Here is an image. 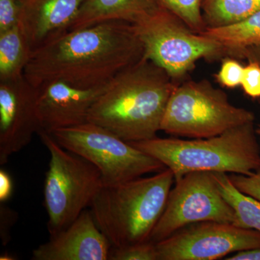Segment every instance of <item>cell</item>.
Masks as SVG:
<instances>
[{
  "label": "cell",
  "mask_w": 260,
  "mask_h": 260,
  "mask_svg": "<svg viewBox=\"0 0 260 260\" xmlns=\"http://www.w3.org/2000/svg\"><path fill=\"white\" fill-rule=\"evenodd\" d=\"M144 53L135 25L112 20L68 30L36 49L23 75L36 88L59 80L93 88L110 83Z\"/></svg>",
  "instance_id": "cell-1"
},
{
  "label": "cell",
  "mask_w": 260,
  "mask_h": 260,
  "mask_svg": "<svg viewBox=\"0 0 260 260\" xmlns=\"http://www.w3.org/2000/svg\"><path fill=\"white\" fill-rule=\"evenodd\" d=\"M176 83L143 57L109 83L90 109L88 122L129 143L155 138Z\"/></svg>",
  "instance_id": "cell-2"
},
{
  "label": "cell",
  "mask_w": 260,
  "mask_h": 260,
  "mask_svg": "<svg viewBox=\"0 0 260 260\" xmlns=\"http://www.w3.org/2000/svg\"><path fill=\"white\" fill-rule=\"evenodd\" d=\"M174 182V173L166 168L151 177L103 186L90 210L112 247L149 241L165 210Z\"/></svg>",
  "instance_id": "cell-3"
},
{
  "label": "cell",
  "mask_w": 260,
  "mask_h": 260,
  "mask_svg": "<svg viewBox=\"0 0 260 260\" xmlns=\"http://www.w3.org/2000/svg\"><path fill=\"white\" fill-rule=\"evenodd\" d=\"M130 144L161 162L175 181L188 173L222 172L249 175L260 167V147L254 121L208 138H160Z\"/></svg>",
  "instance_id": "cell-4"
},
{
  "label": "cell",
  "mask_w": 260,
  "mask_h": 260,
  "mask_svg": "<svg viewBox=\"0 0 260 260\" xmlns=\"http://www.w3.org/2000/svg\"><path fill=\"white\" fill-rule=\"evenodd\" d=\"M38 135L50 153L44 195L47 229L53 237L90 206L104 181L93 164L63 148L50 133L42 129Z\"/></svg>",
  "instance_id": "cell-5"
},
{
  "label": "cell",
  "mask_w": 260,
  "mask_h": 260,
  "mask_svg": "<svg viewBox=\"0 0 260 260\" xmlns=\"http://www.w3.org/2000/svg\"><path fill=\"white\" fill-rule=\"evenodd\" d=\"M254 119V113L233 105L226 94L208 80L188 81L173 90L160 131L191 139L208 138Z\"/></svg>",
  "instance_id": "cell-6"
},
{
  "label": "cell",
  "mask_w": 260,
  "mask_h": 260,
  "mask_svg": "<svg viewBox=\"0 0 260 260\" xmlns=\"http://www.w3.org/2000/svg\"><path fill=\"white\" fill-rule=\"evenodd\" d=\"M50 134L63 148L99 169L104 186H114L166 169L158 160L91 122L54 130Z\"/></svg>",
  "instance_id": "cell-7"
},
{
  "label": "cell",
  "mask_w": 260,
  "mask_h": 260,
  "mask_svg": "<svg viewBox=\"0 0 260 260\" xmlns=\"http://www.w3.org/2000/svg\"><path fill=\"white\" fill-rule=\"evenodd\" d=\"M134 25L144 47V57L165 70L176 82L192 70L200 59L229 56L221 44L193 31L162 8L143 23Z\"/></svg>",
  "instance_id": "cell-8"
},
{
  "label": "cell",
  "mask_w": 260,
  "mask_h": 260,
  "mask_svg": "<svg viewBox=\"0 0 260 260\" xmlns=\"http://www.w3.org/2000/svg\"><path fill=\"white\" fill-rule=\"evenodd\" d=\"M235 212L219 190L213 172L188 173L175 181L165 210L149 241L157 243L182 228L203 221L236 225Z\"/></svg>",
  "instance_id": "cell-9"
},
{
  "label": "cell",
  "mask_w": 260,
  "mask_h": 260,
  "mask_svg": "<svg viewBox=\"0 0 260 260\" xmlns=\"http://www.w3.org/2000/svg\"><path fill=\"white\" fill-rule=\"evenodd\" d=\"M155 244L158 260H214L260 249V232L233 223L198 222Z\"/></svg>",
  "instance_id": "cell-10"
},
{
  "label": "cell",
  "mask_w": 260,
  "mask_h": 260,
  "mask_svg": "<svg viewBox=\"0 0 260 260\" xmlns=\"http://www.w3.org/2000/svg\"><path fill=\"white\" fill-rule=\"evenodd\" d=\"M38 89L24 75L0 80V165L21 150L42 129Z\"/></svg>",
  "instance_id": "cell-11"
},
{
  "label": "cell",
  "mask_w": 260,
  "mask_h": 260,
  "mask_svg": "<svg viewBox=\"0 0 260 260\" xmlns=\"http://www.w3.org/2000/svg\"><path fill=\"white\" fill-rule=\"evenodd\" d=\"M109 84L85 89L55 80L38 87L37 110L42 129L51 133L88 122L90 109Z\"/></svg>",
  "instance_id": "cell-12"
},
{
  "label": "cell",
  "mask_w": 260,
  "mask_h": 260,
  "mask_svg": "<svg viewBox=\"0 0 260 260\" xmlns=\"http://www.w3.org/2000/svg\"><path fill=\"white\" fill-rule=\"evenodd\" d=\"M112 244L90 210H84L69 226L32 251L35 260H107Z\"/></svg>",
  "instance_id": "cell-13"
},
{
  "label": "cell",
  "mask_w": 260,
  "mask_h": 260,
  "mask_svg": "<svg viewBox=\"0 0 260 260\" xmlns=\"http://www.w3.org/2000/svg\"><path fill=\"white\" fill-rule=\"evenodd\" d=\"M85 0H22L19 27L31 53L70 30Z\"/></svg>",
  "instance_id": "cell-14"
},
{
  "label": "cell",
  "mask_w": 260,
  "mask_h": 260,
  "mask_svg": "<svg viewBox=\"0 0 260 260\" xmlns=\"http://www.w3.org/2000/svg\"><path fill=\"white\" fill-rule=\"evenodd\" d=\"M161 9L156 0H85L69 30L112 20L138 25Z\"/></svg>",
  "instance_id": "cell-15"
},
{
  "label": "cell",
  "mask_w": 260,
  "mask_h": 260,
  "mask_svg": "<svg viewBox=\"0 0 260 260\" xmlns=\"http://www.w3.org/2000/svg\"><path fill=\"white\" fill-rule=\"evenodd\" d=\"M200 34L221 44L229 56L241 57L247 48L260 43V10L239 23L207 28Z\"/></svg>",
  "instance_id": "cell-16"
},
{
  "label": "cell",
  "mask_w": 260,
  "mask_h": 260,
  "mask_svg": "<svg viewBox=\"0 0 260 260\" xmlns=\"http://www.w3.org/2000/svg\"><path fill=\"white\" fill-rule=\"evenodd\" d=\"M31 50L19 25L0 32V80L23 75Z\"/></svg>",
  "instance_id": "cell-17"
},
{
  "label": "cell",
  "mask_w": 260,
  "mask_h": 260,
  "mask_svg": "<svg viewBox=\"0 0 260 260\" xmlns=\"http://www.w3.org/2000/svg\"><path fill=\"white\" fill-rule=\"evenodd\" d=\"M222 196L235 212L236 225L260 232V202L242 192L229 179V174L213 172Z\"/></svg>",
  "instance_id": "cell-18"
},
{
  "label": "cell",
  "mask_w": 260,
  "mask_h": 260,
  "mask_svg": "<svg viewBox=\"0 0 260 260\" xmlns=\"http://www.w3.org/2000/svg\"><path fill=\"white\" fill-rule=\"evenodd\" d=\"M260 10V0H202L207 28L239 23Z\"/></svg>",
  "instance_id": "cell-19"
},
{
  "label": "cell",
  "mask_w": 260,
  "mask_h": 260,
  "mask_svg": "<svg viewBox=\"0 0 260 260\" xmlns=\"http://www.w3.org/2000/svg\"><path fill=\"white\" fill-rule=\"evenodd\" d=\"M161 8L175 15L193 31L200 34L206 29L202 0H156Z\"/></svg>",
  "instance_id": "cell-20"
},
{
  "label": "cell",
  "mask_w": 260,
  "mask_h": 260,
  "mask_svg": "<svg viewBox=\"0 0 260 260\" xmlns=\"http://www.w3.org/2000/svg\"><path fill=\"white\" fill-rule=\"evenodd\" d=\"M109 259L158 260L156 244L147 241L121 247H112Z\"/></svg>",
  "instance_id": "cell-21"
},
{
  "label": "cell",
  "mask_w": 260,
  "mask_h": 260,
  "mask_svg": "<svg viewBox=\"0 0 260 260\" xmlns=\"http://www.w3.org/2000/svg\"><path fill=\"white\" fill-rule=\"evenodd\" d=\"M244 67L232 56L222 59L221 66L216 75L217 81L226 88H234L242 84Z\"/></svg>",
  "instance_id": "cell-22"
},
{
  "label": "cell",
  "mask_w": 260,
  "mask_h": 260,
  "mask_svg": "<svg viewBox=\"0 0 260 260\" xmlns=\"http://www.w3.org/2000/svg\"><path fill=\"white\" fill-rule=\"evenodd\" d=\"M22 0H0V32L19 25Z\"/></svg>",
  "instance_id": "cell-23"
},
{
  "label": "cell",
  "mask_w": 260,
  "mask_h": 260,
  "mask_svg": "<svg viewBox=\"0 0 260 260\" xmlns=\"http://www.w3.org/2000/svg\"><path fill=\"white\" fill-rule=\"evenodd\" d=\"M229 177L239 190L260 202V167L249 175L229 174Z\"/></svg>",
  "instance_id": "cell-24"
},
{
  "label": "cell",
  "mask_w": 260,
  "mask_h": 260,
  "mask_svg": "<svg viewBox=\"0 0 260 260\" xmlns=\"http://www.w3.org/2000/svg\"><path fill=\"white\" fill-rule=\"evenodd\" d=\"M241 85L246 95L260 97V65L257 61L249 59V63L244 67Z\"/></svg>",
  "instance_id": "cell-25"
},
{
  "label": "cell",
  "mask_w": 260,
  "mask_h": 260,
  "mask_svg": "<svg viewBox=\"0 0 260 260\" xmlns=\"http://www.w3.org/2000/svg\"><path fill=\"white\" fill-rule=\"evenodd\" d=\"M0 216H1V229H0V236H1L2 242L3 245H6L10 242V230L14 225L17 218L18 213L14 210L10 209L8 207L5 206L1 203L0 206Z\"/></svg>",
  "instance_id": "cell-26"
},
{
  "label": "cell",
  "mask_w": 260,
  "mask_h": 260,
  "mask_svg": "<svg viewBox=\"0 0 260 260\" xmlns=\"http://www.w3.org/2000/svg\"><path fill=\"white\" fill-rule=\"evenodd\" d=\"M13 192V181L8 172L0 170V202L4 203L10 199Z\"/></svg>",
  "instance_id": "cell-27"
},
{
  "label": "cell",
  "mask_w": 260,
  "mask_h": 260,
  "mask_svg": "<svg viewBox=\"0 0 260 260\" xmlns=\"http://www.w3.org/2000/svg\"><path fill=\"white\" fill-rule=\"evenodd\" d=\"M226 260H260V249L240 251L225 258Z\"/></svg>",
  "instance_id": "cell-28"
},
{
  "label": "cell",
  "mask_w": 260,
  "mask_h": 260,
  "mask_svg": "<svg viewBox=\"0 0 260 260\" xmlns=\"http://www.w3.org/2000/svg\"><path fill=\"white\" fill-rule=\"evenodd\" d=\"M241 57L252 59V60L257 61L260 65V43L247 48L246 50L243 51Z\"/></svg>",
  "instance_id": "cell-29"
},
{
  "label": "cell",
  "mask_w": 260,
  "mask_h": 260,
  "mask_svg": "<svg viewBox=\"0 0 260 260\" xmlns=\"http://www.w3.org/2000/svg\"><path fill=\"white\" fill-rule=\"evenodd\" d=\"M0 259L1 260H8V259H15L14 256L10 255L8 254H4L3 255L0 256Z\"/></svg>",
  "instance_id": "cell-30"
}]
</instances>
